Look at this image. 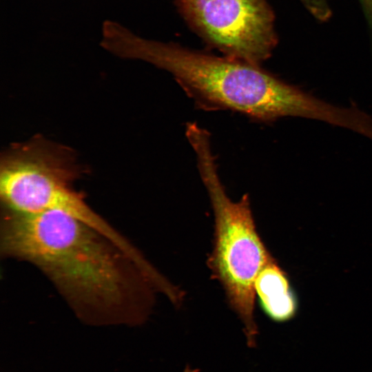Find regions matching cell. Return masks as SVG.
Instances as JSON below:
<instances>
[{
	"label": "cell",
	"instance_id": "6da1fadb",
	"mask_svg": "<svg viewBox=\"0 0 372 372\" xmlns=\"http://www.w3.org/2000/svg\"><path fill=\"white\" fill-rule=\"evenodd\" d=\"M0 254L37 268L90 325H141L160 293L154 278L125 250L60 211H1Z\"/></svg>",
	"mask_w": 372,
	"mask_h": 372
},
{
	"label": "cell",
	"instance_id": "5b68a950",
	"mask_svg": "<svg viewBox=\"0 0 372 372\" xmlns=\"http://www.w3.org/2000/svg\"><path fill=\"white\" fill-rule=\"evenodd\" d=\"M188 23L226 56L260 65L277 43L265 0H176Z\"/></svg>",
	"mask_w": 372,
	"mask_h": 372
},
{
	"label": "cell",
	"instance_id": "8992f818",
	"mask_svg": "<svg viewBox=\"0 0 372 372\" xmlns=\"http://www.w3.org/2000/svg\"><path fill=\"white\" fill-rule=\"evenodd\" d=\"M261 309L271 320L283 322L297 311V300L285 272L272 258L260 270L254 284Z\"/></svg>",
	"mask_w": 372,
	"mask_h": 372
},
{
	"label": "cell",
	"instance_id": "277c9868",
	"mask_svg": "<svg viewBox=\"0 0 372 372\" xmlns=\"http://www.w3.org/2000/svg\"><path fill=\"white\" fill-rule=\"evenodd\" d=\"M83 172L70 149L44 138L12 145L1 154V211L35 214L49 210L86 219L92 207L73 183Z\"/></svg>",
	"mask_w": 372,
	"mask_h": 372
},
{
	"label": "cell",
	"instance_id": "3957f363",
	"mask_svg": "<svg viewBox=\"0 0 372 372\" xmlns=\"http://www.w3.org/2000/svg\"><path fill=\"white\" fill-rule=\"evenodd\" d=\"M185 135L195 152L214 211L213 249L207 265L241 320L247 344L253 347L258 333L254 316V284L260 270L273 257L256 229L249 195L244 194L237 202L228 196L218 173L209 132L194 123L187 126Z\"/></svg>",
	"mask_w": 372,
	"mask_h": 372
},
{
	"label": "cell",
	"instance_id": "52a82bcc",
	"mask_svg": "<svg viewBox=\"0 0 372 372\" xmlns=\"http://www.w3.org/2000/svg\"><path fill=\"white\" fill-rule=\"evenodd\" d=\"M307 10L318 21H326L331 16L328 0H300Z\"/></svg>",
	"mask_w": 372,
	"mask_h": 372
},
{
	"label": "cell",
	"instance_id": "ba28073f",
	"mask_svg": "<svg viewBox=\"0 0 372 372\" xmlns=\"http://www.w3.org/2000/svg\"><path fill=\"white\" fill-rule=\"evenodd\" d=\"M372 37V0H360Z\"/></svg>",
	"mask_w": 372,
	"mask_h": 372
},
{
	"label": "cell",
	"instance_id": "7a4b0ae2",
	"mask_svg": "<svg viewBox=\"0 0 372 372\" xmlns=\"http://www.w3.org/2000/svg\"><path fill=\"white\" fill-rule=\"evenodd\" d=\"M105 50L169 72L198 108L230 110L254 121L300 116L335 123L338 107L315 98L256 65L176 44L147 40L114 22L106 28Z\"/></svg>",
	"mask_w": 372,
	"mask_h": 372
}]
</instances>
